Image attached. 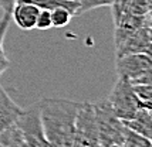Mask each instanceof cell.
<instances>
[{
    "instance_id": "ffe728a7",
    "label": "cell",
    "mask_w": 152,
    "mask_h": 147,
    "mask_svg": "<svg viewBox=\"0 0 152 147\" xmlns=\"http://www.w3.org/2000/svg\"><path fill=\"white\" fill-rule=\"evenodd\" d=\"M141 107L146 109V110L149 112V115H151V117H152V102H142V100H141Z\"/></svg>"
},
{
    "instance_id": "8992f818",
    "label": "cell",
    "mask_w": 152,
    "mask_h": 147,
    "mask_svg": "<svg viewBox=\"0 0 152 147\" xmlns=\"http://www.w3.org/2000/svg\"><path fill=\"white\" fill-rule=\"evenodd\" d=\"M115 68H117L118 76L126 78L132 84L141 75H144L149 68H152V61L144 53L126 54V55L117 57Z\"/></svg>"
},
{
    "instance_id": "ba28073f",
    "label": "cell",
    "mask_w": 152,
    "mask_h": 147,
    "mask_svg": "<svg viewBox=\"0 0 152 147\" xmlns=\"http://www.w3.org/2000/svg\"><path fill=\"white\" fill-rule=\"evenodd\" d=\"M21 112L23 109L9 96L6 89L0 85V130L16 123Z\"/></svg>"
},
{
    "instance_id": "2e32d148",
    "label": "cell",
    "mask_w": 152,
    "mask_h": 147,
    "mask_svg": "<svg viewBox=\"0 0 152 147\" xmlns=\"http://www.w3.org/2000/svg\"><path fill=\"white\" fill-rule=\"evenodd\" d=\"M115 0H78V14L91 12L99 7H111Z\"/></svg>"
},
{
    "instance_id": "52a82bcc",
    "label": "cell",
    "mask_w": 152,
    "mask_h": 147,
    "mask_svg": "<svg viewBox=\"0 0 152 147\" xmlns=\"http://www.w3.org/2000/svg\"><path fill=\"white\" fill-rule=\"evenodd\" d=\"M40 9L30 3H17L12 10V19L21 30H33L36 28V21Z\"/></svg>"
},
{
    "instance_id": "ac0fdd59",
    "label": "cell",
    "mask_w": 152,
    "mask_h": 147,
    "mask_svg": "<svg viewBox=\"0 0 152 147\" xmlns=\"http://www.w3.org/2000/svg\"><path fill=\"white\" fill-rule=\"evenodd\" d=\"M53 27L51 21V12L50 10H40L36 21V28L37 30H48Z\"/></svg>"
},
{
    "instance_id": "6da1fadb",
    "label": "cell",
    "mask_w": 152,
    "mask_h": 147,
    "mask_svg": "<svg viewBox=\"0 0 152 147\" xmlns=\"http://www.w3.org/2000/svg\"><path fill=\"white\" fill-rule=\"evenodd\" d=\"M81 102L61 98H44L39 102L40 120L53 147H73L74 126Z\"/></svg>"
},
{
    "instance_id": "3957f363",
    "label": "cell",
    "mask_w": 152,
    "mask_h": 147,
    "mask_svg": "<svg viewBox=\"0 0 152 147\" xmlns=\"http://www.w3.org/2000/svg\"><path fill=\"white\" fill-rule=\"evenodd\" d=\"M110 105L113 107L114 113L118 116L121 120H131L141 109V99H139L131 81L126 78L118 76L110 96L107 98Z\"/></svg>"
},
{
    "instance_id": "7402d4cb",
    "label": "cell",
    "mask_w": 152,
    "mask_h": 147,
    "mask_svg": "<svg viewBox=\"0 0 152 147\" xmlns=\"http://www.w3.org/2000/svg\"><path fill=\"white\" fill-rule=\"evenodd\" d=\"M146 26L152 27V12L146 14Z\"/></svg>"
},
{
    "instance_id": "9a60e30c",
    "label": "cell",
    "mask_w": 152,
    "mask_h": 147,
    "mask_svg": "<svg viewBox=\"0 0 152 147\" xmlns=\"http://www.w3.org/2000/svg\"><path fill=\"white\" fill-rule=\"evenodd\" d=\"M74 16L71 14V12H68L64 7H57L51 10V21H53V27L56 28H63L70 24V21Z\"/></svg>"
},
{
    "instance_id": "4fadbf2b",
    "label": "cell",
    "mask_w": 152,
    "mask_h": 147,
    "mask_svg": "<svg viewBox=\"0 0 152 147\" xmlns=\"http://www.w3.org/2000/svg\"><path fill=\"white\" fill-rule=\"evenodd\" d=\"M10 19H12L10 13H4L0 19V76L10 65V60L7 58L4 47H3L4 37H6L7 30H9V24H10Z\"/></svg>"
},
{
    "instance_id": "d6986e66",
    "label": "cell",
    "mask_w": 152,
    "mask_h": 147,
    "mask_svg": "<svg viewBox=\"0 0 152 147\" xmlns=\"http://www.w3.org/2000/svg\"><path fill=\"white\" fill-rule=\"evenodd\" d=\"M19 3V0H0V9L4 13H12L13 7Z\"/></svg>"
},
{
    "instance_id": "9c48e42d",
    "label": "cell",
    "mask_w": 152,
    "mask_h": 147,
    "mask_svg": "<svg viewBox=\"0 0 152 147\" xmlns=\"http://www.w3.org/2000/svg\"><path fill=\"white\" fill-rule=\"evenodd\" d=\"M124 125L132 132L152 141V117L146 109L141 107L131 120H124Z\"/></svg>"
},
{
    "instance_id": "7a4b0ae2",
    "label": "cell",
    "mask_w": 152,
    "mask_h": 147,
    "mask_svg": "<svg viewBox=\"0 0 152 147\" xmlns=\"http://www.w3.org/2000/svg\"><path fill=\"white\" fill-rule=\"evenodd\" d=\"M94 112L98 126L99 143L102 147L108 146H122L125 125L114 113L108 99H101L94 102Z\"/></svg>"
},
{
    "instance_id": "44dd1931",
    "label": "cell",
    "mask_w": 152,
    "mask_h": 147,
    "mask_svg": "<svg viewBox=\"0 0 152 147\" xmlns=\"http://www.w3.org/2000/svg\"><path fill=\"white\" fill-rule=\"evenodd\" d=\"M144 54H145L146 57H148V58L152 61V43H149V44L146 45V48H145V51H144Z\"/></svg>"
},
{
    "instance_id": "603a6c76",
    "label": "cell",
    "mask_w": 152,
    "mask_h": 147,
    "mask_svg": "<svg viewBox=\"0 0 152 147\" xmlns=\"http://www.w3.org/2000/svg\"><path fill=\"white\" fill-rule=\"evenodd\" d=\"M108 147H122V146H108Z\"/></svg>"
},
{
    "instance_id": "7c38bea8",
    "label": "cell",
    "mask_w": 152,
    "mask_h": 147,
    "mask_svg": "<svg viewBox=\"0 0 152 147\" xmlns=\"http://www.w3.org/2000/svg\"><path fill=\"white\" fill-rule=\"evenodd\" d=\"M0 147H26L23 134L16 123L0 130Z\"/></svg>"
},
{
    "instance_id": "8fae6325",
    "label": "cell",
    "mask_w": 152,
    "mask_h": 147,
    "mask_svg": "<svg viewBox=\"0 0 152 147\" xmlns=\"http://www.w3.org/2000/svg\"><path fill=\"white\" fill-rule=\"evenodd\" d=\"M115 28L124 30H138L141 27L146 26V16H138L131 13H119L113 16Z\"/></svg>"
},
{
    "instance_id": "e0dca14e",
    "label": "cell",
    "mask_w": 152,
    "mask_h": 147,
    "mask_svg": "<svg viewBox=\"0 0 152 147\" xmlns=\"http://www.w3.org/2000/svg\"><path fill=\"white\" fill-rule=\"evenodd\" d=\"M134 91L142 102H152V84H137Z\"/></svg>"
},
{
    "instance_id": "277c9868",
    "label": "cell",
    "mask_w": 152,
    "mask_h": 147,
    "mask_svg": "<svg viewBox=\"0 0 152 147\" xmlns=\"http://www.w3.org/2000/svg\"><path fill=\"white\" fill-rule=\"evenodd\" d=\"M73 147H102L99 143L98 126L91 102H81V107L75 117Z\"/></svg>"
},
{
    "instance_id": "30bf717a",
    "label": "cell",
    "mask_w": 152,
    "mask_h": 147,
    "mask_svg": "<svg viewBox=\"0 0 152 147\" xmlns=\"http://www.w3.org/2000/svg\"><path fill=\"white\" fill-rule=\"evenodd\" d=\"M19 3H30L40 10H54L57 7H64L73 16H78V1L77 0H19Z\"/></svg>"
},
{
    "instance_id": "5bb4252c",
    "label": "cell",
    "mask_w": 152,
    "mask_h": 147,
    "mask_svg": "<svg viewBox=\"0 0 152 147\" xmlns=\"http://www.w3.org/2000/svg\"><path fill=\"white\" fill-rule=\"evenodd\" d=\"M122 147H152V141L141 134L132 132L131 129L125 126V133H124V143Z\"/></svg>"
},
{
    "instance_id": "5b68a950",
    "label": "cell",
    "mask_w": 152,
    "mask_h": 147,
    "mask_svg": "<svg viewBox=\"0 0 152 147\" xmlns=\"http://www.w3.org/2000/svg\"><path fill=\"white\" fill-rule=\"evenodd\" d=\"M16 125L23 134V140L26 147H53L47 140L43 125L40 120L39 103L33 105L23 112L16 120Z\"/></svg>"
}]
</instances>
